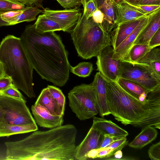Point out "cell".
<instances>
[{"label": "cell", "instance_id": "1", "mask_svg": "<svg viewBox=\"0 0 160 160\" xmlns=\"http://www.w3.org/2000/svg\"><path fill=\"white\" fill-rule=\"evenodd\" d=\"M20 38L33 69L42 79L63 86L71 65L60 36L54 32H39L33 24L26 26Z\"/></svg>", "mask_w": 160, "mask_h": 160}, {"label": "cell", "instance_id": "2", "mask_svg": "<svg viewBox=\"0 0 160 160\" xmlns=\"http://www.w3.org/2000/svg\"><path fill=\"white\" fill-rule=\"evenodd\" d=\"M77 130L71 124L36 131L18 141L6 142L7 160H73Z\"/></svg>", "mask_w": 160, "mask_h": 160}, {"label": "cell", "instance_id": "3", "mask_svg": "<svg viewBox=\"0 0 160 160\" xmlns=\"http://www.w3.org/2000/svg\"><path fill=\"white\" fill-rule=\"evenodd\" d=\"M105 79L108 109L115 119L125 125L160 129V86L150 92L148 101L143 102L126 92L116 81Z\"/></svg>", "mask_w": 160, "mask_h": 160}, {"label": "cell", "instance_id": "4", "mask_svg": "<svg viewBox=\"0 0 160 160\" xmlns=\"http://www.w3.org/2000/svg\"><path fill=\"white\" fill-rule=\"evenodd\" d=\"M0 62L5 76L29 98L36 97L34 91L33 68L20 38L9 35L0 44Z\"/></svg>", "mask_w": 160, "mask_h": 160}, {"label": "cell", "instance_id": "5", "mask_svg": "<svg viewBox=\"0 0 160 160\" xmlns=\"http://www.w3.org/2000/svg\"><path fill=\"white\" fill-rule=\"evenodd\" d=\"M69 33L78 56L83 59L96 57L103 48L111 45L110 34L92 17L87 19L83 11Z\"/></svg>", "mask_w": 160, "mask_h": 160}, {"label": "cell", "instance_id": "6", "mask_svg": "<svg viewBox=\"0 0 160 160\" xmlns=\"http://www.w3.org/2000/svg\"><path fill=\"white\" fill-rule=\"evenodd\" d=\"M69 106L80 120L92 118L98 113L95 92L92 83L82 84L68 92Z\"/></svg>", "mask_w": 160, "mask_h": 160}, {"label": "cell", "instance_id": "7", "mask_svg": "<svg viewBox=\"0 0 160 160\" xmlns=\"http://www.w3.org/2000/svg\"><path fill=\"white\" fill-rule=\"evenodd\" d=\"M25 100H21L0 94V110L4 123L27 125L36 124L26 105Z\"/></svg>", "mask_w": 160, "mask_h": 160}, {"label": "cell", "instance_id": "8", "mask_svg": "<svg viewBox=\"0 0 160 160\" xmlns=\"http://www.w3.org/2000/svg\"><path fill=\"white\" fill-rule=\"evenodd\" d=\"M135 82L150 91L160 86V80L135 64L120 60L119 78Z\"/></svg>", "mask_w": 160, "mask_h": 160}, {"label": "cell", "instance_id": "9", "mask_svg": "<svg viewBox=\"0 0 160 160\" xmlns=\"http://www.w3.org/2000/svg\"><path fill=\"white\" fill-rule=\"evenodd\" d=\"M114 49L108 46L102 49L97 56L96 64L98 71L106 79L117 81L119 78L120 60L112 58Z\"/></svg>", "mask_w": 160, "mask_h": 160}, {"label": "cell", "instance_id": "10", "mask_svg": "<svg viewBox=\"0 0 160 160\" xmlns=\"http://www.w3.org/2000/svg\"><path fill=\"white\" fill-rule=\"evenodd\" d=\"M42 14L59 24L62 31L69 32L77 23L82 14L78 8H66L64 10H52L44 8Z\"/></svg>", "mask_w": 160, "mask_h": 160}, {"label": "cell", "instance_id": "11", "mask_svg": "<svg viewBox=\"0 0 160 160\" xmlns=\"http://www.w3.org/2000/svg\"><path fill=\"white\" fill-rule=\"evenodd\" d=\"M103 136L102 132L93 122L84 139L76 147L75 159L87 160L86 156L90 151L99 148Z\"/></svg>", "mask_w": 160, "mask_h": 160}, {"label": "cell", "instance_id": "12", "mask_svg": "<svg viewBox=\"0 0 160 160\" xmlns=\"http://www.w3.org/2000/svg\"><path fill=\"white\" fill-rule=\"evenodd\" d=\"M31 109L36 123L41 127L51 129L63 123V116L53 115L39 104H34L31 106Z\"/></svg>", "mask_w": 160, "mask_h": 160}, {"label": "cell", "instance_id": "13", "mask_svg": "<svg viewBox=\"0 0 160 160\" xmlns=\"http://www.w3.org/2000/svg\"><path fill=\"white\" fill-rule=\"evenodd\" d=\"M152 12L144 17L134 30L114 49L112 58L122 60L127 55L139 35L149 22Z\"/></svg>", "mask_w": 160, "mask_h": 160}, {"label": "cell", "instance_id": "14", "mask_svg": "<svg viewBox=\"0 0 160 160\" xmlns=\"http://www.w3.org/2000/svg\"><path fill=\"white\" fill-rule=\"evenodd\" d=\"M94 87L98 113L103 117L110 114L109 111L107 99L106 80L99 72L95 75L91 83Z\"/></svg>", "mask_w": 160, "mask_h": 160}, {"label": "cell", "instance_id": "15", "mask_svg": "<svg viewBox=\"0 0 160 160\" xmlns=\"http://www.w3.org/2000/svg\"><path fill=\"white\" fill-rule=\"evenodd\" d=\"M97 8L104 15L103 21L100 25L105 31L110 34L112 30L117 26L116 15L113 0H94Z\"/></svg>", "mask_w": 160, "mask_h": 160}, {"label": "cell", "instance_id": "16", "mask_svg": "<svg viewBox=\"0 0 160 160\" xmlns=\"http://www.w3.org/2000/svg\"><path fill=\"white\" fill-rule=\"evenodd\" d=\"M145 17L119 24L112 30L110 35L111 45L114 49L116 48L134 30Z\"/></svg>", "mask_w": 160, "mask_h": 160}, {"label": "cell", "instance_id": "17", "mask_svg": "<svg viewBox=\"0 0 160 160\" xmlns=\"http://www.w3.org/2000/svg\"><path fill=\"white\" fill-rule=\"evenodd\" d=\"M133 64L145 69L156 78L160 80L159 47L152 49L138 62Z\"/></svg>", "mask_w": 160, "mask_h": 160}, {"label": "cell", "instance_id": "18", "mask_svg": "<svg viewBox=\"0 0 160 160\" xmlns=\"http://www.w3.org/2000/svg\"><path fill=\"white\" fill-rule=\"evenodd\" d=\"M114 7L117 26L124 22L146 16L149 14L142 12L125 1L118 4L115 2Z\"/></svg>", "mask_w": 160, "mask_h": 160}, {"label": "cell", "instance_id": "19", "mask_svg": "<svg viewBox=\"0 0 160 160\" xmlns=\"http://www.w3.org/2000/svg\"><path fill=\"white\" fill-rule=\"evenodd\" d=\"M160 28V9L153 12L147 26L139 35L134 44L148 45L149 41Z\"/></svg>", "mask_w": 160, "mask_h": 160}, {"label": "cell", "instance_id": "20", "mask_svg": "<svg viewBox=\"0 0 160 160\" xmlns=\"http://www.w3.org/2000/svg\"><path fill=\"white\" fill-rule=\"evenodd\" d=\"M116 82L129 95L141 101H148L147 96L150 92L149 90L135 82L122 78H118Z\"/></svg>", "mask_w": 160, "mask_h": 160}, {"label": "cell", "instance_id": "21", "mask_svg": "<svg viewBox=\"0 0 160 160\" xmlns=\"http://www.w3.org/2000/svg\"><path fill=\"white\" fill-rule=\"evenodd\" d=\"M94 122L103 135L107 134L114 137L122 138L126 137L128 132L110 120L103 118L95 116L93 118Z\"/></svg>", "mask_w": 160, "mask_h": 160}, {"label": "cell", "instance_id": "22", "mask_svg": "<svg viewBox=\"0 0 160 160\" xmlns=\"http://www.w3.org/2000/svg\"><path fill=\"white\" fill-rule=\"evenodd\" d=\"M158 134V132L154 127L150 126H145L128 145L133 148L141 149L154 140Z\"/></svg>", "mask_w": 160, "mask_h": 160}, {"label": "cell", "instance_id": "23", "mask_svg": "<svg viewBox=\"0 0 160 160\" xmlns=\"http://www.w3.org/2000/svg\"><path fill=\"white\" fill-rule=\"evenodd\" d=\"M36 124L27 125L10 124L0 123V137L29 132L38 130Z\"/></svg>", "mask_w": 160, "mask_h": 160}, {"label": "cell", "instance_id": "24", "mask_svg": "<svg viewBox=\"0 0 160 160\" xmlns=\"http://www.w3.org/2000/svg\"><path fill=\"white\" fill-rule=\"evenodd\" d=\"M35 104H38L43 106L53 115L63 116L59 106L47 87L42 90Z\"/></svg>", "mask_w": 160, "mask_h": 160}, {"label": "cell", "instance_id": "25", "mask_svg": "<svg viewBox=\"0 0 160 160\" xmlns=\"http://www.w3.org/2000/svg\"><path fill=\"white\" fill-rule=\"evenodd\" d=\"M43 10L35 6L25 7L22 12L18 15L3 20L10 25L26 21L29 22L34 21L39 14L42 13Z\"/></svg>", "mask_w": 160, "mask_h": 160}, {"label": "cell", "instance_id": "26", "mask_svg": "<svg viewBox=\"0 0 160 160\" xmlns=\"http://www.w3.org/2000/svg\"><path fill=\"white\" fill-rule=\"evenodd\" d=\"M34 24L37 30L40 32L62 31L59 24L43 14L38 17Z\"/></svg>", "mask_w": 160, "mask_h": 160}, {"label": "cell", "instance_id": "27", "mask_svg": "<svg viewBox=\"0 0 160 160\" xmlns=\"http://www.w3.org/2000/svg\"><path fill=\"white\" fill-rule=\"evenodd\" d=\"M153 48L147 44H134L127 55L122 60L132 63H137Z\"/></svg>", "mask_w": 160, "mask_h": 160}, {"label": "cell", "instance_id": "28", "mask_svg": "<svg viewBox=\"0 0 160 160\" xmlns=\"http://www.w3.org/2000/svg\"><path fill=\"white\" fill-rule=\"evenodd\" d=\"M93 69V64L92 63L82 62L74 67L71 66L70 71L79 77L86 78L90 76Z\"/></svg>", "mask_w": 160, "mask_h": 160}, {"label": "cell", "instance_id": "29", "mask_svg": "<svg viewBox=\"0 0 160 160\" xmlns=\"http://www.w3.org/2000/svg\"><path fill=\"white\" fill-rule=\"evenodd\" d=\"M48 89L52 96L56 102L63 116L65 110V97L59 88L52 85H48Z\"/></svg>", "mask_w": 160, "mask_h": 160}, {"label": "cell", "instance_id": "30", "mask_svg": "<svg viewBox=\"0 0 160 160\" xmlns=\"http://www.w3.org/2000/svg\"><path fill=\"white\" fill-rule=\"evenodd\" d=\"M25 5L18 1L13 0H0V16L1 14L11 11L22 10Z\"/></svg>", "mask_w": 160, "mask_h": 160}, {"label": "cell", "instance_id": "31", "mask_svg": "<svg viewBox=\"0 0 160 160\" xmlns=\"http://www.w3.org/2000/svg\"><path fill=\"white\" fill-rule=\"evenodd\" d=\"M0 94L21 100H25L24 97L13 84L5 89L0 91Z\"/></svg>", "mask_w": 160, "mask_h": 160}, {"label": "cell", "instance_id": "32", "mask_svg": "<svg viewBox=\"0 0 160 160\" xmlns=\"http://www.w3.org/2000/svg\"><path fill=\"white\" fill-rule=\"evenodd\" d=\"M63 8H78L81 5L83 7L85 4L84 0H56Z\"/></svg>", "mask_w": 160, "mask_h": 160}, {"label": "cell", "instance_id": "33", "mask_svg": "<svg viewBox=\"0 0 160 160\" xmlns=\"http://www.w3.org/2000/svg\"><path fill=\"white\" fill-rule=\"evenodd\" d=\"M148 156L152 160H160V142L152 145L148 151Z\"/></svg>", "mask_w": 160, "mask_h": 160}, {"label": "cell", "instance_id": "34", "mask_svg": "<svg viewBox=\"0 0 160 160\" xmlns=\"http://www.w3.org/2000/svg\"><path fill=\"white\" fill-rule=\"evenodd\" d=\"M97 8L94 0H90L85 4L83 7L84 12L87 19L91 17L93 13L97 10Z\"/></svg>", "mask_w": 160, "mask_h": 160}, {"label": "cell", "instance_id": "35", "mask_svg": "<svg viewBox=\"0 0 160 160\" xmlns=\"http://www.w3.org/2000/svg\"><path fill=\"white\" fill-rule=\"evenodd\" d=\"M128 143L127 138L125 137L113 142L107 147L112 149L114 153L118 150H122Z\"/></svg>", "mask_w": 160, "mask_h": 160}, {"label": "cell", "instance_id": "36", "mask_svg": "<svg viewBox=\"0 0 160 160\" xmlns=\"http://www.w3.org/2000/svg\"><path fill=\"white\" fill-rule=\"evenodd\" d=\"M129 4L142 12L148 14H149L160 9V5H145Z\"/></svg>", "mask_w": 160, "mask_h": 160}, {"label": "cell", "instance_id": "37", "mask_svg": "<svg viewBox=\"0 0 160 160\" xmlns=\"http://www.w3.org/2000/svg\"><path fill=\"white\" fill-rule=\"evenodd\" d=\"M122 138H123L114 137L107 134H104L99 148H105L113 142Z\"/></svg>", "mask_w": 160, "mask_h": 160}, {"label": "cell", "instance_id": "38", "mask_svg": "<svg viewBox=\"0 0 160 160\" xmlns=\"http://www.w3.org/2000/svg\"><path fill=\"white\" fill-rule=\"evenodd\" d=\"M148 45L153 48L160 45V28L156 32L149 41Z\"/></svg>", "mask_w": 160, "mask_h": 160}, {"label": "cell", "instance_id": "39", "mask_svg": "<svg viewBox=\"0 0 160 160\" xmlns=\"http://www.w3.org/2000/svg\"><path fill=\"white\" fill-rule=\"evenodd\" d=\"M19 2L28 6H35L38 8H42L43 9L42 4V0H13Z\"/></svg>", "mask_w": 160, "mask_h": 160}, {"label": "cell", "instance_id": "40", "mask_svg": "<svg viewBox=\"0 0 160 160\" xmlns=\"http://www.w3.org/2000/svg\"><path fill=\"white\" fill-rule=\"evenodd\" d=\"M12 84L11 79L6 76L0 78V91L7 88Z\"/></svg>", "mask_w": 160, "mask_h": 160}, {"label": "cell", "instance_id": "41", "mask_svg": "<svg viewBox=\"0 0 160 160\" xmlns=\"http://www.w3.org/2000/svg\"><path fill=\"white\" fill-rule=\"evenodd\" d=\"M91 17L95 22L98 24L100 25L102 24L103 20L104 15L99 9L97 8L93 13Z\"/></svg>", "mask_w": 160, "mask_h": 160}, {"label": "cell", "instance_id": "42", "mask_svg": "<svg viewBox=\"0 0 160 160\" xmlns=\"http://www.w3.org/2000/svg\"><path fill=\"white\" fill-rule=\"evenodd\" d=\"M11 11L1 14L0 18L3 20L14 17L21 14L23 10Z\"/></svg>", "mask_w": 160, "mask_h": 160}, {"label": "cell", "instance_id": "43", "mask_svg": "<svg viewBox=\"0 0 160 160\" xmlns=\"http://www.w3.org/2000/svg\"><path fill=\"white\" fill-rule=\"evenodd\" d=\"M136 4L145 5H160V0H140Z\"/></svg>", "mask_w": 160, "mask_h": 160}, {"label": "cell", "instance_id": "44", "mask_svg": "<svg viewBox=\"0 0 160 160\" xmlns=\"http://www.w3.org/2000/svg\"><path fill=\"white\" fill-rule=\"evenodd\" d=\"M113 155L114 156V158H108L106 159L120 160L122 158V152L121 150H119L115 152Z\"/></svg>", "mask_w": 160, "mask_h": 160}, {"label": "cell", "instance_id": "45", "mask_svg": "<svg viewBox=\"0 0 160 160\" xmlns=\"http://www.w3.org/2000/svg\"><path fill=\"white\" fill-rule=\"evenodd\" d=\"M140 0H125L127 2L131 4H137Z\"/></svg>", "mask_w": 160, "mask_h": 160}, {"label": "cell", "instance_id": "46", "mask_svg": "<svg viewBox=\"0 0 160 160\" xmlns=\"http://www.w3.org/2000/svg\"><path fill=\"white\" fill-rule=\"evenodd\" d=\"M9 26L8 23L2 20L0 18V27L3 26Z\"/></svg>", "mask_w": 160, "mask_h": 160}, {"label": "cell", "instance_id": "47", "mask_svg": "<svg viewBox=\"0 0 160 160\" xmlns=\"http://www.w3.org/2000/svg\"><path fill=\"white\" fill-rule=\"evenodd\" d=\"M3 68L1 63L0 62V78L4 76H5Z\"/></svg>", "mask_w": 160, "mask_h": 160}, {"label": "cell", "instance_id": "48", "mask_svg": "<svg viewBox=\"0 0 160 160\" xmlns=\"http://www.w3.org/2000/svg\"><path fill=\"white\" fill-rule=\"evenodd\" d=\"M0 123H4V117L2 113L0 110Z\"/></svg>", "mask_w": 160, "mask_h": 160}, {"label": "cell", "instance_id": "49", "mask_svg": "<svg viewBox=\"0 0 160 160\" xmlns=\"http://www.w3.org/2000/svg\"><path fill=\"white\" fill-rule=\"evenodd\" d=\"M113 1L116 3L118 4L121 3L125 0H113Z\"/></svg>", "mask_w": 160, "mask_h": 160}, {"label": "cell", "instance_id": "50", "mask_svg": "<svg viewBox=\"0 0 160 160\" xmlns=\"http://www.w3.org/2000/svg\"><path fill=\"white\" fill-rule=\"evenodd\" d=\"M89 0H84V4H85L84 7L85 6V4L86 3H87L88 2Z\"/></svg>", "mask_w": 160, "mask_h": 160}]
</instances>
